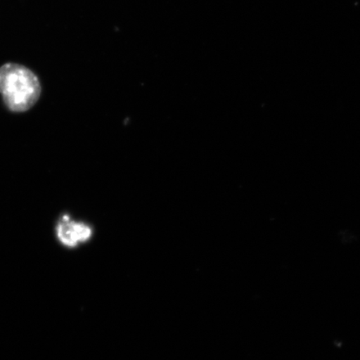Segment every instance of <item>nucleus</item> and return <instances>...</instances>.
<instances>
[{"label": "nucleus", "instance_id": "f257e3e1", "mask_svg": "<svg viewBox=\"0 0 360 360\" xmlns=\"http://www.w3.org/2000/svg\"><path fill=\"white\" fill-rule=\"evenodd\" d=\"M40 93L37 76L26 67L13 63L0 67V94L8 110H29L39 101Z\"/></svg>", "mask_w": 360, "mask_h": 360}, {"label": "nucleus", "instance_id": "f03ea898", "mask_svg": "<svg viewBox=\"0 0 360 360\" xmlns=\"http://www.w3.org/2000/svg\"><path fill=\"white\" fill-rule=\"evenodd\" d=\"M57 236L63 245L74 248L88 241L92 236V229L86 224L70 221L69 216L65 215L58 224Z\"/></svg>", "mask_w": 360, "mask_h": 360}]
</instances>
